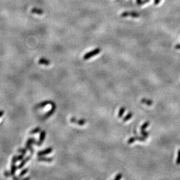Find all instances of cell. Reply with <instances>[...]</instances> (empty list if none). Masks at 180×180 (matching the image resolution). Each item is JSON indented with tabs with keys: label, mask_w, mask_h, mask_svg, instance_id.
I'll list each match as a JSON object with an SVG mask.
<instances>
[{
	"label": "cell",
	"mask_w": 180,
	"mask_h": 180,
	"mask_svg": "<svg viewBox=\"0 0 180 180\" xmlns=\"http://www.w3.org/2000/svg\"><path fill=\"white\" fill-rule=\"evenodd\" d=\"M31 145H37V142L35 138H29V139L27 140L26 144V148L27 150H30V152H31V154H32L34 152V150L33 149L32 147H31Z\"/></svg>",
	"instance_id": "1"
},
{
	"label": "cell",
	"mask_w": 180,
	"mask_h": 180,
	"mask_svg": "<svg viewBox=\"0 0 180 180\" xmlns=\"http://www.w3.org/2000/svg\"><path fill=\"white\" fill-rule=\"evenodd\" d=\"M18 161L17 156H14L12 157V163H11V176H14L15 174L16 167V163Z\"/></svg>",
	"instance_id": "2"
},
{
	"label": "cell",
	"mask_w": 180,
	"mask_h": 180,
	"mask_svg": "<svg viewBox=\"0 0 180 180\" xmlns=\"http://www.w3.org/2000/svg\"><path fill=\"white\" fill-rule=\"evenodd\" d=\"M99 52H100V50H99V49H96V50H94V51L88 53H86V54L84 55L83 57L84 60H88V59L94 56V55L97 54Z\"/></svg>",
	"instance_id": "3"
},
{
	"label": "cell",
	"mask_w": 180,
	"mask_h": 180,
	"mask_svg": "<svg viewBox=\"0 0 180 180\" xmlns=\"http://www.w3.org/2000/svg\"><path fill=\"white\" fill-rule=\"evenodd\" d=\"M52 107H51V109H50V110L48 112H47V113H46V114H45L44 115V118H47L48 117H50V116H51V115H53V114L54 113L55 111V110H56V105H55V104L53 102V103L52 104Z\"/></svg>",
	"instance_id": "4"
},
{
	"label": "cell",
	"mask_w": 180,
	"mask_h": 180,
	"mask_svg": "<svg viewBox=\"0 0 180 180\" xmlns=\"http://www.w3.org/2000/svg\"><path fill=\"white\" fill-rule=\"evenodd\" d=\"M52 151H53V148H47V149L43 150H41V151H40V152H39L38 153H37V156H38L39 157L42 156L49 154V153H51Z\"/></svg>",
	"instance_id": "5"
},
{
	"label": "cell",
	"mask_w": 180,
	"mask_h": 180,
	"mask_svg": "<svg viewBox=\"0 0 180 180\" xmlns=\"http://www.w3.org/2000/svg\"><path fill=\"white\" fill-rule=\"evenodd\" d=\"M46 131H42L40 133V138H39V140L38 142H37V145L38 146H40L42 145V143H43L44 140L45 139V137H46Z\"/></svg>",
	"instance_id": "6"
},
{
	"label": "cell",
	"mask_w": 180,
	"mask_h": 180,
	"mask_svg": "<svg viewBox=\"0 0 180 180\" xmlns=\"http://www.w3.org/2000/svg\"><path fill=\"white\" fill-rule=\"evenodd\" d=\"M53 103V102L52 101H50V100H47V101H43L41 103H39V104H37L36 105V107L37 108H42L46 106V105H48V104H52Z\"/></svg>",
	"instance_id": "7"
},
{
	"label": "cell",
	"mask_w": 180,
	"mask_h": 180,
	"mask_svg": "<svg viewBox=\"0 0 180 180\" xmlns=\"http://www.w3.org/2000/svg\"><path fill=\"white\" fill-rule=\"evenodd\" d=\"M31 156H29L28 157H27L26 158H25V159L23 160L22 162H21V163H20V164L18 166V169H21V168H23V166H25V164H26V163H27V162H28L30 159H31Z\"/></svg>",
	"instance_id": "8"
},
{
	"label": "cell",
	"mask_w": 180,
	"mask_h": 180,
	"mask_svg": "<svg viewBox=\"0 0 180 180\" xmlns=\"http://www.w3.org/2000/svg\"><path fill=\"white\" fill-rule=\"evenodd\" d=\"M38 160L39 162H51L53 160V158H50V157H45L39 156L38 158Z\"/></svg>",
	"instance_id": "9"
},
{
	"label": "cell",
	"mask_w": 180,
	"mask_h": 180,
	"mask_svg": "<svg viewBox=\"0 0 180 180\" xmlns=\"http://www.w3.org/2000/svg\"><path fill=\"white\" fill-rule=\"evenodd\" d=\"M141 103L146 104V105H151L153 104V102L152 100H150V99H142V100H141Z\"/></svg>",
	"instance_id": "10"
},
{
	"label": "cell",
	"mask_w": 180,
	"mask_h": 180,
	"mask_svg": "<svg viewBox=\"0 0 180 180\" xmlns=\"http://www.w3.org/2000/svg\"><path fill=\"white\" fill-rule=\"evenodd\" d=\"M39 63L40 64H42V65H48L49 64H50V61L45 58H41L40 59V60L39 61Z\"/></svg>",
	"instance_id": "11"
},
{
	"label": "cell",
	"mask_w": 180,
	"mask_h": 180,
	"mask_svg": "<svg viewBox=\"0 0 180 180\" xmlns=\"http://www.w3.org/2000/svg\"><path fill=\"white\" fill-rule=\"evenodd\" d=\"M133 116V114L132 113H129L128 114H127V115L124 117V118H123V121L124 122H126V121H128V120H129V119H131L132 117Z\"/></svg>",
	"instance_id": "12"
},
{
	"label": "cell",
	"mask_w": 180,
	"mask_h": 180,
	"mask_svg": "<svg viewBox=\"0 0 180 180\" xmlns=\"http://www.w3.org/2000/svg\"><path fill=\"white\" fill-rule=\"evenodd\" d=\"M125 107H123L120 108V109H119V112H118V118H121L122 117H123V114H124V113H125Z\"/></svg>",
	"instance_id": "13"
},
{
	"label": "cell",
	"mask_w": 180,
	"mask_h": 180,
	"mask_svg": "<svg viewBox=\"0 0 180 180\" xmlns=\"http://www.w3.org/2000/svg\"><path fill=\"white\" fill-rule=\"evenodd\" d=\"M86 122V120H85V119H79V120H77V119H76V123H76V124L79 125H85Z\"/></svg>",
	"instance_id": "14"
},
{
	"label": "cell",
	"mask_w": 180,
	"mask_h": 180,
	"mask_svg": "<svg viewBox=\"0 0 180 180\" xmlns=\"http://www.w3.org/2000/svg\"><path fill=\"white\" fill-rule=\"evenodd\" d=\"M41 130V128L40 127H37V128H35L33 130H31V132H30V134H35V133H37L38 132H39Z\"/></svg>",
	"instance_id": "15"
},
{
	"label": "cell",
	"mask_w": 180,
	"mask_h": 180,
	"mask_svg": "<svg viewBox=\"0 0 180 180\" xmlns=\"http://www.w3.org/2000/svg\"><path fill=\"white\" fill-rule=\"evenodd\" d=\"M149 125H150V123H149V122H146V123H145L144 124H143V125L141 126V127H140V131L145 130L146 128L148 127H149Z\"/></svg>",
	"instance_id": "16"
},
{
	"label": "cell",
	"mask_w": 180,
	"mask_h": 180,
	"mask_svg": "<svg viewBox=\"0 0 180 180\" xmlns=\"http://www.w3.org/2000/svg\"><path fill=\"white\" fill-rule=\"evenodd\" d=\"M136 140H139V141H145L146 140V138L145 136H135Z\"/></svg>",
	"instance_id": "17"
},
{
	"label": "cell",
	"mask_w": 180,
	"mask_h": 180,
	"mask_svg": "<svg viewBox=\"0 0 180 180\" xmlns=\"http://www.w3.org/2000/svg\"><path fill=\"white\" fill-rule=\"evenodd\" d=\"M28 171H29L28 168H25V169L23 170L21 172V173L19 174V176L20 177H22V176H24V175L26 174L28 172Z\"/></svg>",
	"instance_id": "18"
},
{
	"label": "cell",
	"mask_w": 180,
	"mask_h": 180,
	"mask_svg": "<svg viewBox=\"0 0 180 180\" xmlns=\"http://www.w3.org/2000/svg\"><path fill=\"white\" fill-rule=\"evenodd\" d=\"M140 133L142 135V136H145V138H147V137H148V136H149V133H148V132L145 131V130L140 131Z\"/></svg>",
	"instance_id": "19"
},
{
	"label": "cell",
	"mask_w": 180,
	"mask_h": 180,
	"mask_svg": "<svg viewBox=\"0 0 180 180\" xmlns=\"http://www.w3.org/2000/svg\"><path fill=\"white\" fill-rule=\"evenodd\" d=\"M18 152H19V153H21L22 154H26V153H27V149H18Z\"/></svg>",
	"instance_id": "20"
},
{
	"label": "cell",
	"mask_w": 180,
	"mask_h": 180,
	"mask_svg": "<svg viewBox=\"0 0 180 180\" xmlns=\"http://www.w3.org/2000/svg\"><path fill=\"white\" fill-rule=\"evenodd\" d=\"M135 141L136 139L135 138V137H132V138H129L128 140V144H132V143H133V142H135Z\"/></svg>",
	"instance_id": "21"
},
{
	"label": "cell",
	"mask_w": 180,
	"mask_h": 180,
	"mask_svg": "<svg viewBox=\"0 0 180 180\" xmlns=\"http://www.w3.org/2000/svg\"><path fill=\"white\" fill-rule=\"evenodd\" d=\"M176 163L177 164H180V150H178V157L176 160Z\"/></svg>",
	"instance_id": "22"
},
{
	"label": "cell",
	"mask_w": 180,
	"mask_h": 180,
	"mask_svg": "<svg viewBox=\"0 0 180 180\" xmlns=\"http://www.w3.org/2000/svg\"><path fill=\"white\" fill-rule=\"evenodd\" d=\"M122 177H123V175H122L121 174H118L117 175V176H115V177H114V180H119L121 179Z\"/></svg>",
	"instance_id": "23"
},
{
	"label": "cell",
	"mask_w": 180,
	"mask_h": 180,
	"mask_svg": "<svg viewBox=\"0 0 180 180\" xmlns=\"http://www.w3.org/2000/svg\"><path fill=\"white\" fill-rule=\"evenodd\" d=\"M24 156H25V154H21V155H19L17 156V159L18 161H20V160H23V158H24Z\"/></svg>",
	"instance_id": "24"
},
{
	"label": "cell",
	"mask_w": 180,
	"mask_h": 180,
	"mask_svg": "<svg viewBox=\"0 0 180 180\" xmlns=\"http://www.w3.org/2000/svg\"><path fill=\"white\" fill-rule=\"evenodd\" d=\"M4 174H5V176H6V177H10V176H11V174H10L9 172L7 171H6L5 172Z\"/></svg>",
	"instance_id": "25"
},
{
	"label": "cell",
	"mask_w": 180,
	"mask_h": 180,
	"mask_svg": "<svg viewBox=\"0 0 180 180\" xmlns=\"http://www.w3.org/2000/svg\"><path fill=\"white\" fill-rule=\"evenodd\" d=\"M4 113V111H0V118L3 115Z\"/></svg>",
	"instance_id": "26"
}]
</instances>
